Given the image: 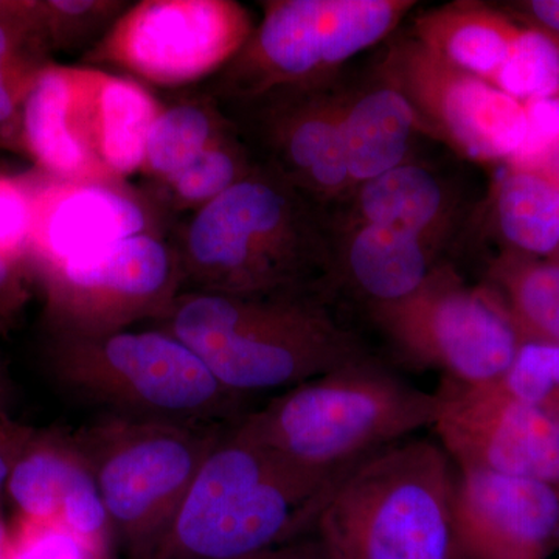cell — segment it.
<instances>
[{"label":"cell","mask_w":559,"mask_h":559,"mask_svg":"<svg viewBox=\"0 0 559 559\" xmlns=\"http://www.w3.org/2000/svg\"><path fill=\"white\" fill-rule=\"evenodd\" d=\"M173 241L182 293L316 294L329 301V210L260 165L218 200L179 219Z\"/></svg>","instance_id":"obj_1"},{"label":"cell","mask_w":559,"mask_h":559,"mask_svg":"<svg viewBox=\"0 0 559 559\" xmlns=\"http://www.w3.org/2000/svg\"><path fill=\"white\" fill-rule=\"evenodd\" d=\"M330 305L316 294L187 290L150 326L178 337L223 388L253 400L370 358Z\"/></svg>","instance_id":"obj_2"},{"label":"cell","mask_w":559,"mask_h":559,"mask_svg":"<svg viewBox=\"0 0 559 559\" xmlns=\"http://www.w3.org/2000/svg\"><path fill=\"white\" fill-rule=\"evenodd\" d=\"M347 473L304 468L231 425L143 559H240L299 538Z\"/></svg>","instance_id":"obj_3"},{"label":"cell","mask_w":559,"mask_h":559,"mask_svg":"<svg viewBox=\"0 0 559 559\" xmlns=\"http://www.w3.org/2000/svg\"><path fill=\"white\" fill-rule=\"evenodd\" d=\"M443 403L441 389L425 392L370 356L277 393L235 428L304 468L344 474L432 428Z\"/></svg>","instance_id":"obj_4"},{"label":"cell","mask_w":559,"mask_h":559,"mask_svg":"<svg viewBox=\"0 0 559 559\" xmlns=\"http://www.w3.org/2000/svg\"><path fill=\"white\" fill-rule=\"evenodd\" d=\"M452 460L411 437L348 471L316 520L329 559H454Z\"/></svg>","instance_id":"obj_5"},{"label":"cell","mask_w":559,"mask_h":559,"mask_svg":"<svg viewBox=\"0 0 559 559\" xmlns=\"http://www.w3.org/2000/svg\"><path fill=\"white\" fill-rule=\"evenodd\" d=\"M50 364L61 388L100 417L231 426L253 409L178 337L154 326L55 333Z\"/></svg>","instance_id":"obj_6"},{"label":"cell","mask_w":559,"mask_h":559,"mask_svg":"<svg viewBox=\"0 0 559 559\" xmlns=\"http://www.w3.org/2000/svg\"><path fill=\"white\" fill-rule=\"evenodd\" d=\"M162 100L145 84L92 66L40 70L21 112V145L47 176L130 182Z\"/></svg>","instance_id":"obj_7"},{"label":"cell","mask_w":559,"mask_h":559,"mask_svg":"<svg viewBox=\"0 0 559 559\" xmlns=\"http://www.w3.org/2000/svg\"><path fill=\"white\" fill-rule=\"evenodd\" d=\"M412 0H266L252 35L202 84L223 106L340 79L353 58L389 39Z\"/></svg>","instance_id":"obj_8"},{"label":"cell","mask_w":559,"mask_h":559,"mask_svg":"<svg viewBox=\"0 0 559 559\" xmlns=\"http://www.w3.org/2000/svg\"><path fill=\"white\" fill-rule=\"evenodd\" d=\"M227 428L98 417L73 439L128 559L145 558L164 535Z\"/></svg>","instance_id":"obj_9"},{"label":"cell","mask_w":559,"mask_h":559,"mask_svg":"<svg viewBox=\"0 0 559 559\" xmlns=\"http://www.w3.org/2000/svg\"><path fill=\"white\" fill-rule=\"evenodd\" d=\"M367 314L400 355L455 384L500 380L522 344L498 294L466 285L448 263L414 296Z\"/></svg>","instance_id":"obj_10"},{"label":"cell","mask_w":559,"mask_h":559,"mask_svg":"<svg viewBox=\"0 0 559 559\" xmlns=\"http://www.w3.org/2000/svg\"><path fill=\"white\" fill-rule=\"evenodd\" d=\"M253 28L252 13L235 0H143L86 51L84 64L145 86L189 90L218 75Z\"/></svg>","instance_id":"obj_11"},{"label":"cell","mask_w":559,"mask_h":559,"mask_svg":"<svg viewBox=\"0 0 559 559\" xmlns=\"http://www.w3.org/2000/svg\"><path fill=\"white\" fill-rule=\"evenodd\" d=\"M55 333L102 334L159 320L183 290L173 235L143 234L43 270Z\"/></svg>","instance_id":"obj_12"},{"label":"cell","mask_w":559,"mask_h":559,"mask_svg":"<svg viewBox=\"0 0 559 559\" xmlns=\"http://www.w3.org/2000/svg\"><path fill=\"white\" fill-rule=\"evenodd\" d=\"M388 44L378 64L414 106L429 139L477 164H507L518 153L527 134L520 100L440 60L414 36Z\"/></svg>","instance_id":"obj_13"},{"label":"cell","mask_w":559,"mask_h":559,"mask_svg":"<svg viewBox=\"0 0 559 559\" xmlns=\"http://www.w3.org/2000/svg\"><path fill=\"white\" fill-rule=\"evenodd\" d=\"M344 75V73H342ZM223 106L260 167L326 210L348 197L341 132V79Z\"/></svg>","instance_id":"obj_14"},{"label":"cell","mask_w":559,"mask_h":559,"mask_svg":"<svg viewBox=\"0 0 559 559\" xmlns=\"http://www.w3.org/2000/svg\"><path fill=\"white\" fill-rule=\"evenodd\" d=\"M432 429L459 469H487L559 488V418L513 399L499 382L444 381Z\"/></svg>","instance_id":"obj_15"},{"label":"cell","mask_w":559,"mask_h":559,"mask_svg":"<svg viewBox=\"0 0 559 559\" xmlns=\"http://www.w3.org/2000/svg\"><path fill=\"white\" fill-rule=\"evenodd\" d=\"M28 257L39 270L90 255L143 234L173 235L176 224L130 182L50 178L31 186Z\"/></svg>","instance_id":"obj_16"},{"label":"cell","mask_w":559,"mask_h":559,"mask_svg":"<svg viewBox=\"0 0 559 559\" xmlns=\"http://www.w3.org/2000/svg\"><path fill=\"white\" fill-rule=\"evenodd\" d=\"M455 555L549 559L559 550V488L487 469H459L452 503Z\"/></svg>","instance_id":"obj_17"},{"label":"cell","mask_w":559,"mask_h":559,"mask_svg":"<svg viewBox=\"0 0 559 559\" xmlns=\"http://www.w3.org/2000/svg\"><path fill=\"white\" fill-rule=\"evenodd\" d=\"M331 231L330 304L340 293L359 301L367 312L399 304L447 264L439 252L406 231L371 224H331Z\"/></svg>","instance_id":"obj_18"},{"label":"cell","mask_w":559,"mask_h":559,"mask_svg":"<svg viewBox=\"0 0 559 559\" xmlns=\"http://www.w3.org/2000/svg\"><path fill=\"white\" fill-rule=\"evenodd\" d=\"M340 102L349 193L360 183L414 160L417 139H429L414 106L378 62L358 80H348L344 72Z\"/></svg>","instance_id":"obj_19"},{"label":"cell","mask_w":559,"mask_h":559,"mask_svg":"<svg viewBox=\"0 0 559 559\" xmlns=\"http://www.w3.org/2000/svg\"><path fill=\"white\" fill-rule=\"evenodd\" d=\"M329 215L337 226L406 231L441 255L460 224V197L447 179L414 159L360 183Z\"/></svg>","instance_id":"obj_20"},{"label":"cell","mask_w":559,"mask_h":559,"mask_svg":"<svg viewBox=\"0 0 559 559\" xmlns=\"http://www.w3.org/2000/svg\"><path fill=\"white\" fill-rule=\"evenodd\" d=\"M521 28V22L498 5L459 0L419 13L411 36L440 60L492 84Z\"/></svg>","instance_id":"obj_21"},{"label":"cell","mask_w":559,"mask_h":559,"mask_svg":"<svg viewBox=\"0 0 559 559\" xmlns=\"http://www.w3.org/2000/svg\"><path fill=\"white\" fill-rule=\"evenodd\" d=\"M491 234L503 252L536 260H554L559 249V183L540 171L507 165L488 202Z\"/></svg>","instance_id":"obj_22"},{"label":"cell","mask_w":559,"mask_h":559,"mask_svg":"<svg viewBox=\"0 0 559 559\" xmlns=\"http://www.w3.org/2000/svg\"><path fill=\"white\" fill-rule=\"evenodd\" d=\"M234 131V121L204 86L189 87L170 102H162L146 142L139 175L142 183L175 175Z\"/></svg>","instance_id":"obj_23"},{"label":"cell","mask_w":559,"mask_h":559,"mask_svg":"<svg viewBox=\"0 0 559 559\" xmlns=\"http://www.w3.org/2000/svg\"><path fill=\"white\" fill-rule=\"evenodd\" d=\"M520 331L522 342L559 345V263L502 252L487 282Z\"/></svg>","instance_id":"obj_24"},{"label":"cell","mask_w":559,"mask_h":559,"mask_svg":"<svg viewBox=\"0 0 559 559\" xmlns=\"http://www.w3.org/2000/svg\"><path fill=\"white\" fill-rule=\"evenodd\" d=\"M255 167L252 154L235 128L175 175L159 182L142 183L140 189L168 218L182 219L218 200Z\"/></svg>","instance_id":"obj_25"},{"label":"cell","mask_w":559,"mask_h":559,"mask_svg":"<svg viewBox=\"0 0 559 559\" xmlns=\"http://www.w3.org/2000/svg\"><path fill=\"white\" fill-rule=\"evenodd\" d=\"M92 477L75 440L46 441L22 452L9 477V491L33 522H60L62 503Z\"/></svg>","instance_id":"obj_26"},{"label":"cell","mask_w":559,"mask_h":559,"mask_svg":"<svg viewBox=\"0 0 559 559\" xmlns=\"http://www.w3.org/2000/svg\"><path fill=\"white\" fill-rule=\"evenodd\" d=\"M47 50L38 25L0 20V135L21 143V112Z\"/></svg>","instance_id":"obj_27"},{"label":"cell","mask_w":559,"mask_h":559,"mask_svg":"<svg viewBox=\"0 0 559 559\" xmlns=\"http://www.w3.org/2000/svg\"><path fill=\"white\" fill-rule=\"evenodd\" d=\"M521 25L509 60L492 86L521 103L532 98L559 100V35L539 25Z\"/></svg>","instance_id":"obj_28"},{"label":"cell","mask_w":559,"mask_h":559,"mask_svg":"<svg viewBox=\"0 0 559 559\" xmlns=\"http://www.w3.org/2000/svg\"><path fill=\"white\" fill-rule=\"evenodd\" d=\"M131 3L121 0L39 2V27L47 49L95 46Z\"/></svg>","instance_id":"obj_29"},{"label":"cell","mask_w":559,"mask_h":559,"mask_svg":"<svg viewBox=\"0 0 559 559\" xmlns=\"http://www.w3.org/2000/svg\"><path fill=\"white\" fill-rule=\"evenodd\" d=\"M31 189L0 178V310H11L24 296L22 264L31 250Z\"/></svg>","instance_id":"obj_30"},{"label":"cell","mask_w":559,"mask_h":559,"mask_svg":"<svg viewBox=\"0 0 559 559\" xmlns=\"http://www.w3.org/2000/svg\"><path fill=\"white\" fill-rule=\"evenodd\" d=\"M498 382L513 399L559 418V345L522 342Z\"/></svg>","instance_id":"obj_31"},{"label":"cell","mask_w":559,"mask_h":559,"mask_svg":"<svg viewBox=\"0 0 559 559\" xmlns=\"http://www.w3.org/2000/svg\"><path fill=\"white\" fill-rule=\"evenodd\" d=\"M527 116V134L521 148L507 165L539 171L559 146L558 98H532L522 102Z\"/></svg>","instance_id":"obj_32"},{"label":"cell","mask_w":559,"mask_h":559,"mask_svg":"<svg viewBox=\"0 0 559 559\" xmlns=\"http://www.w3.org/2000/svg\"><path fill=\"white\" fill-rule=\"evenodd\" d=\"M35 525V532L14 547L13 559H97L61 522Z\"/></svg>","instance_id":"obj_33"},{"label":"cell","mask_w":559,"mask_h":559,"mask_svg":"<svg viewBox=\"0 0 559 559\" xmlns=\"http://www.w3.org/2000/svg\"><path fill=\"white\" fill-rule=\"evenodd\" d=\"M514 20L535 24L559 35V0H518L500 3Z\"/></svg>","instance_id":"obj_34"},{"label":"cell","mask_w":559,"mask_h":559,"mask_svg":"<svg viewBox=\"0 0 559 559\" xmlns=\"http://www.w3.org/2000/svg\"><path fill=\"white\" fill-rule=\"evenodd\" d=\"M240 559H329L314 532Z\"/></svg>","instance_id":"obj_35"},{"label":"cell","mask_w":559,"mask_h":559,"mask_svg":"<svg viewBox=\"0 0 559 559\" xmlns=\"http://www.w3.org/2000/svg\"><path fill=\"white\" fill-rule=\"evenodd\" d=\"M11 443L9 439H0V487L9 480L11 469H13L16 460L20 459V455L13 457L16 452L13 451V444Z\"/></svg>","instance_id":"obj_36"},{"label":"cell","mask_w":559,"mask_h":559,"mask_svg":"<svg viewBox=\"0 0 559 559\" xmlns=\"http://www.w3.org/2000/svg\"><path fill=\"white\" fill-rule=\"evenodd\" d=\"M14 546L11 544L9 532L0 520V559H13Z\"/></svg>","instance_id":"obj_37"},{"label":"cell","mask_w":559,"mask_h":559,"mask_svg":"<svg viewBox=\"0 0 559 559\" xmlns=\"http://www.w3.org/2000/svg\"><path fill=\"white\" fill-rule=\"evenodd\" d=\"M539 171L549 176V178L554 179L555 182L559 183V146L550 154L549 159H547L546 164L543 165V168H540Z\"/></svg>","instance_id":"obj_38"},{"label":"cell","mask_w":559,"mask_h":559,"mask_svg":"<svg viewBox=\"0 0 559 559\" xmlns=\"http://www.w3.org/2000/svg\"><path fill=\"white\" fill-rule=\"evenodd\" d=\"M550 261H557V263H559V249H558L557 255H555V259L550 260Z\"/></svg>","instance_id":"obj_39"},{"label":"cell","mask_w":559,"mask_h":559,"mask_svg":"<svg viewBox=\"0 0 559 559\" xmlns=\"http://www.w3.org/2000/svg\"><path fill=\"white\" fill-rule=\"evenodd\" d=\"M454 559H466V558H462V557H459V555H455Z\"/></svg>","instance_id":"obj_40"}]
</instances>
